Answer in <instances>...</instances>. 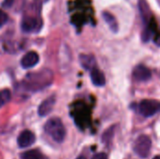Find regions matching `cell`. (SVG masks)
I'll list each match as a JSON object with an SVG mask.
<instances>
[{
  "label": "cell",
  "instance_id": "cell-1",
  "mask_svg": "<svg viewBox=\"0 0 160 159\" xmlns=\"http://www.w3.org/2000/svg\"><path fill=\"white\" fill-rule=\"evenodd\" d=\"M52 80V74L50 70H43L41 72H35L28 74L24 85L30 90H39L51 84Z\"/></svg>",
  "mask_w": 160,
  "mask_h": 159
},
{
  "label": "cell",
  "instance_id": "cell-2",
  "mask_svg": "<svg viewBox=\"0 0 160 159\" xmlns=\"http://www.w3.org/2000/svg\"><path fill=\"white\" fill-rule=\"evenodd\" d=\"M44 130L56 142L61 143L65 140L66 129L63 122L57 117L49 119L44 126Z\"/></svg>",
  "mask_w": 160,
  "mask_h": 159
},
{
  "label": "cell",
  "instance_id": "cell-3",
  "mask_svg": "<svg viewBox=\"0 0 160 159\" xmlns=\"http://www.w3.org/2000/svg\"><path fill=\"white\" fill-rule=\"evenodd\" d=\"M151 148H152V141L146 135H142L138 137L133 145V150L135 154L142 158H145L149 156Z\"/></svg>",
  "mask_w": 160,
  "mask_h": 159
},
{
  "label": "cell",
  "instance_id": "cell-4",
  "mask_svg": "<svg viewBox=\"0 0 160 159\" xmlns=\"http://www.w3.org/2000/svg\"><path fill=\"white\" fill-rule=\"evenodd\" d=\"M140 113L144 117H151L160 111V102L156 99H144L138 106Z\"/></svg>",
  "mask_w": 160,
  "mask_h": 159
},
{
  "label": "cell",
  "instance_id": "cell-5",
  "mask_svg": "<svg viewBox=\"0 0 160 159\" xmlns=\"http://www.w3.org/2000/svg\"><path fill=\"white\" fill-rule=\"evenodd\" d=\"M133 77L139 82H147L152 78L151 70L143 65H138L133 69Z\"/></svg>",
  "mask_w": 160,
  "mask_h": 159
},
{
  "label": "cell",
  "instance_id": "cell-6",
  "mask_svg": "<svg viewBox=\"0 0 160 159\" xmlns=\"http://www.w3.org/2000/svg\"><path fill=\"white\" fill-rule=\"evenodd\" d=\"M35 141H36V137L34 133L29 130H24L19 135L17 142H18L19 147L26 148V147L31 146L35 142Z\"/></svg>",
  "mask_w": 160,
  "mask_h": 159
},
{
  "label": "cell",
  "instance_id": "cell-7",
  "mask_svg": "<svg viewBox=\"0 0 160 159\" xmlns=\"http://www.w3.org/2000/svg\"><path fill=\"white\" fill-rule=\"evenodd\" d=\"M54 104H55V96L54 95H52V96L49 97L47 99L43 100L41 102V104L39 105L38 110L39 116L43 117V116L48 115L52 112V110L53 109Z\"/></svg>",
  "mask_w": 160,
  "mask_h": 159
},
{
  "label": "cell",
  "instance_id": "cell-8",
  "mask_svg": "<svg viewBox=\"0 0 160 159\" xmlns=\"http://www.w3.org/2000/svg\"><path fill=\"white\" fill-rule=\"evenodd\" d=\"M38 27H39L38 20L35 17H30V16L24 17L22 21V29L26 33L38 31Z\"/></svg>",
  "mask_w": 160,
  "mask_h": 159
},
{
  "label": "cell",
  "instance_id": "cell-9",
  "mask_svg": "<svg viewBox=\"0 0 160 159\" xmlns=\"http://www.w3.org/2000/svg\"><path fill=\"white\" fill-rule=\"evenodd\" d=\"M39 57L36 52H27L21 60V65L24 68H31L38 63Z\"/></svg>",
  "mask_w": 160,
  "mask_h": 159
},
{
  "label": "cell",
  "instance_id": "cell-10",
  "mask_svg": "<svg viewBox=\"0 0 160 159\" xmlns=\"http://www.w3.org/2000/svg\"><path fill=\"white\" fill-rule=\"evenodd\" d=\"M91 81L96 86H103L106 82V79L103 72L96 67L91 70Z\"/></svg>",
  "mask_w": 160,
  "mask_h": 159
},
{
  "label": "cell",
  "instance_id": "cell-11",
  "mask_svg": "<svg viewBox=\"0 0 160 159\" xmlns=\"http://www.w3.org/2000/svg\"><path fill=\"white\" fill-rule=\"evenodd\" d=\"M80 62H81L82 66L85 69L92 70V69L95 68L96 60H95V57L93 55H90V54H81L80 55Z\"/></svg>",
  "mask_w": 160,
  "mask_h": 159
},
{
  "label": "cell",
  "instance_id": "cell-12",
  "mask_svg": "<svg viewBox=\"0 0 160 159\" xmlns=\"http://www.w3.org/2000/svg\"><path fill=\"white\" fill-rule=\"evenodd\" d=\"M102 16H103L105 22L109 24L110 28L113 32H117V30H118V24H117V22H116L114 16L112 14H111L110 12H103Z\"/></svg>",
  "mask_w": 160,
  "mask_h": 159
},
{
  "label": "cell",
  "instance_id": "cell-13",
  "mask_svg": "<svg viewBox=\"0 0 160 159\" xmlns=\"http://www.w3.org/2000/svg\"><path fill=\"white\" fill-rule=\"evenodd\" d=\"M11 98V92L8 89H3L0 91V108L7 104Z\"/></svg>",
  "mask_w": 160,
  "mask_h": 159
},
{
  "label": "cell",
  "instance_id": "cell-14",
  "mask_svg": "<svg viewBox=\"0 0 160 159\" xmlns=\"http://www.w3.org/2000/svg\"><path fill=\"white\" fill-rule=\"evenodd\" d=\"M42 156L38 150H30L22 155V159H41Z\"/></svg>",
  "mask_w": 160,
  "mask_h": 159
},
{
  "label": "cell",
  "instance_id": "cell-15",
  "mask_svg": "<svg viewBox=\"0 0 160 159\" xmlns=\"http://www.w3.org/2000/svg\"><path fill=\"white\" fill-rule=\"evenodd\" d=\"M114 135V128L113 127H110L104 134H103V137H102V140L104 142H110L111 140L112 139Z\"/></svg>",
  "mask_w": 160,
  "mask_h": 159
},
{
  "label": "cell",
  "instance_id": "cell-16",
  "mask_svg": "<svg viewBox=\"0 0 160 159\" xmlns=\"http://www.w3.org/2000/svg\"><path fill=\"white\" fill-rule=\"evenodd\" d=\"M8 22V15L3 10H0V27H2Z\"/></svg>",
  "mask_w": 160,
  "mask_h": 159
},
{
  "label": "cell",
  "instance_id": "cell-17",
  "mask_svg": "<svg viewBox=\"0 0 160 159\" xmlns=\"http://www.w3.org/2000/svg\"><path fill=\"white\" fill-rule=\"evenodd\" d=\"M92 159H108V156L105 153H98L92 157Z\"/></svg>",
  "mask_w": 160,
  "mask_h": 159
},
{
  "label": "cell",
  "instance_id": "cell-18",
  "mask_svg": "<svg viewBox=\"0 0 160 159\" xmlns=\"http://www.w3.org/2000/svg\"><path fill=\"white\" fill-rule=\"evenodd\" d=\"M14 1L15 0H4L3 1V7H10L13 5Z\"/></svg>",
  "mask_w": 160,
  "mask_h": 159
},
{
  "label": "cell",
  "instance_id": "cell-19",
  "mask_svg": "<svg viewBox=\"0 0 160 159\" xmlns=\"http://www.w3.org/2000/svg\"><path fill=\"white\" fill-rule=\"evenodd\" d=\"M77 159H86V157H83V156H80V157H79Z\"/></svg>",
  "mask_w": 160,
  "mask_h": 159
},
{
  "label": "cell",
  "instance_id": "cell-20",
  "mask_svg": "<svg viewBox=\"0 0 160 159\" xmlns=\"http://www.w3.org/2000/svg\"><path fill=\"white\" fill-rule=\"evenodd\" d=\"M153 159H160V156H157V157H155Z\"/></svg>",
  "mask_w": 160,
  "mask_h": 159
}]
</instances>
